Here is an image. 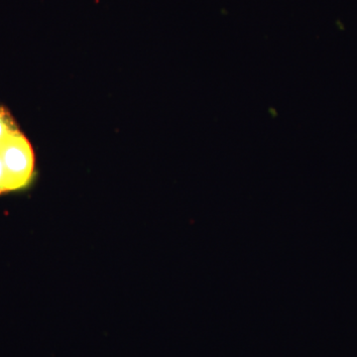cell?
<instances>
[{"instance_id":"cell-1","label":"cell","mask_w":357,"mask_h":357,"mask_svg":"<svg viewBox=\"0 0 357 357\" xmlns=\"http://www.w3.org/2000/svg\"><path fill=\"white\" fill-rule=\"evenodd\" d=\"M22 132L14 119L0 114V194L20 190L11 171V155Z\"/></svg>"}]
</instances>
